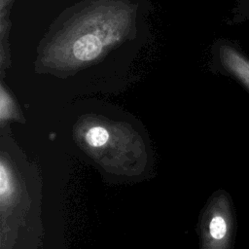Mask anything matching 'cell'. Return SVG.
I'll list each match as a JSON object with an SVG mask.
<instances>
[{"instance_id": "7", "label": "cell", "mask_w": 249, "mask_h": 249, "mask_svg": "<svg viewBox=\"0 0 249 249\" xmlns=\"http://www.w3.org/2000/svg\"><path fill=\"white\" fill-rule=\"evenodd\" d=\"M241 9L244 11L245 16L249 18V0H240Z\"/></svg>"}, {"instance_id": "1", "label": "cell", "mask_w": 249, "mask_h": 249, "mask_svg": "<svg viewBox=\"0 0 249 249\" xmlns=\"http://www.w3.org/2000/svg\"><path fill=\"white\" fill-rule=\"evenodd\" d=\"M134 8L123 2L99 1L67 22L48 44L43 63L68 69L96 60L130 31Z\"/></svg>"}, {"instance_id": "3", "label": "cell", "mask_w": 249, "mask_h": 249, "mask_svg": "<svg viewBox=\"0 0 249 249\" xmlns=\"http://www.w3.org/2000/svg\"><path fill=\"white\" fill-rule=\"evenodd\" d=\"M109 139L108 131L102 126H93L86 134V140L91 147H101Z\"/></svg>"}, {"instance_id": "4", "label": "cell", "mask_w": 249, "mask_h": 249, "mask_svg": "<svg viewBox=\"0 0 249 249\" xmlns=\"http://www.w3.org/2000/svg\"><path fill=\"white\" fill-rule=\"evenodd\" d=\"M228 231V225L226 220L221 215L214 216L209 224V233L215 240L223 239Z\"/></svg>"}, {"instance_id": "2", "label": "cell", "mask_w": 249, "mask_h": 249, "mask_svg": "<svg viewBox=\"0 0 249 249\" xmlns=\"http://www.w3.org/2000/svg\"><path fill=\"white\" fill-rule=\"evenodd\" d=\"M219 54L225 69L249 89V57L230 45H222Z\"/></svg>"}, {"instance_id": "6", "label": "cell", "mask_w": 249, "mask_h": 249, "mask_svg": "<svg viewBox=\"0 0 249 249\" xmlns=\"http://www.w3.org/2000/svg\"><path fill=\"white\" fill-rule=\"evenodd\" d=\"M10 105H11V101H10L9 95H7L4 89H2L1 90V118L2 119L8 116V113L11 107Z\"/></svg>"}, {"instance_id": "5", "label": "cell", "mask_w": 249, "mask_h": 249, "mask_svg": "<svg viewBox=\"0 0 249 249\" xmlns=\"http://www.w3.org/2000/svg\"><path fill=\"white\" fill-rule=\"evenodd\" d=\"M11 191V182H10V176L7 173L5 166L1 164L0 168V192L1 196H4L5 195H8Z\"/></svg>"}]
</instances>
